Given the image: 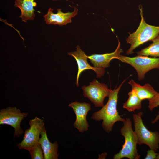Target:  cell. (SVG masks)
Wrapping results in <instances>:
<instances>
[{
  "label": "cell",
  "mask_w": 159,
  "mask_h": 159,
  "mask_svg": "<svg viewBox=\"0 0 159 159\" xmlns=\"http://www.w3.org/2000/svg\"><path fill=\"white\" fill-rule=\"evenodd\" d=\"M125 80H124L117 88L113 90L111 89L107 103L92 115L91 118L95 120H102V127L107 132L112 131L113 125L116 122L121 121L123 122L125 120V119L121 117L119 115L117 108L118 94Z\"/></svg>",
  "instance_id": "obj_1"
},
{
  "label": "cell",
  "mask_w": 159,
  "mask_h": 159,
  "mask_svg": "<svg viewBox=\"0 0 159 159\" xmlns=\"http://www.w3.org/2000/svg\"><path fill=\"white\" fill-rule=\"evenodd\" d=\"M139 9L141 16L139 25L135 32L129 33V35L126 39L127 43L130 45L126 52L128 55L133 53L134 50L140 45L148 41H152L159 34V26L147 24L143 17L142 6H139Z\"/></svg>",
  "instance_id": "obj_2"
},
{
  "label": "cell",
  "mask_w": 159,
  "mask_h": 159,
  "mask_svg": "<svg viewBox=\"0 0 159 159\" xmlns=\"http://www.w3.org/2000/svg\"><path fill=\"white\" fill-rule=\"evenodd\" d=\"M123 124L120 129V132L124 137L125 143L121 149L114 155L113 158L121 159L126 158L129 159H138L140 155L138 154L137 149L138 138L133 130L131 121L130 118H126Z\"/></svg>",
  "instance_id": "obj_3"
},
{
  "label": "cell",
  "mask_w": 159,
  "mask_h": 159,
  "mask_svg": "<svg viewBox=\"0 0 159 159\" xmlns=\"http://www.w3.org/2000/svg\"><path fill=\"white\" fill-rule=\"evenodd\" d=\"M143 112L133 115L135 132L137 137L138 144H145L156 152L159 148V133L153 132L145 126L142 120Z\"/></svg>",
  "instance_id": "obj_4"
},
{
  "label": "cell",
  "mask_w": 159,
  "mask_h": 159,
  "mask_svg": "<svg viewBox=\"0 0 159 159\" xmlns=\"http://www.w3.org/2000/svg\"><path fill=\"white\" fill-rule=\"evenodd\" d=\"M118 59L132 66L137 71L139 80H143L148 72L154 69H159V57L151 58L138 55L130 57L120 55Z\"/></svg>",
  "instance_id": "obj_5"
},
{
  "label": "cell",
  "mask_w": 159,
  "mask_h": 159,
  "mask_svg": "<svg viewBox=\"0 0 159 159\" xmlns=\"http://www.w3.org/2000/svg\"><path fill=\"white\" fill-rule=\"evenodd\" d=\"M29 127L25 130L22 140L16 145L19 149L29 151L38 144L40 136L45 127L44 120L37 116L29 120Z\"/></svg>",
  "instance_id": "obj_6"
},
{
  "label": "cell",
  "mask_w": 159,
  "mask_h": 159,
  "mask_svg": "<svg viewBox=\"0 0 159 159\" xmlns=\"http://www.w3.org/2000/svg\"><path fill=\"white\" fill-rule=\"evenodd\" d=\"M28 114V113L21 112L15 107L2 109L0 110V124L12 127L14 130V137H19L24 132L21 127V123Z\"/></svg>",
  "instance_id": "obj_7"
},
{
  "label": "cell",
  "mask_w": 159,
  "mask_h": 159,
  "mask_svg": "<svg viewBox=\"0 0 159 159\" xmlns=\"http://www.w3.org/2000/svg\"><path fill=\"white\" fill-rule=\"evenodd\" d=\"M84 96L88 98L95 107H102L104 99L108 97L111 89L105 84L101 83L95 79L89 85L82 87Z\"/></svg>",
  "instance_id": "obj_8"
},
{
  "label": "cell",
  "mask_w": 159,
  "mask_h": 159,
  "mask_svg": "<svg viewBox=\"0 0 159 159\" xmlns=\"http://www.w3.org/2000/svg\"><path fill=\"white\" fill-rule=\"evenodd\" d=\"M76 50L68 53L69 55L73 56L75 59L78 65V70L77 75L76 84L77 87L79 86V80L81 73L84 71L91 69L96 73L97 78H101L104 74L105 69H104L97 68L92 66L87 61V56L82 51L79 46L76 47Z\"/></svg>",
  "instance_id": "obj_9"
},
{
  "label": "cell",
  "mask_w": 159,
  "mask_h": 159,
  "mask_svg": "<svg viewBox=\"0 0 159 159\" xmlns=\"http://www.w3.org/2000/svg\"><path fill=\"white\" fill-rule=\"evenodd\" d=\"M76 116L74 125L80 132H82L88 130L89 126L87 121L86 117L88 112L91 109L90 104L74 101L69 104Z\"/></svg>",
  "instance_id": "obj_10"
},
{
  "label": "cell",
  "mask_w": 159,
  "mask_h": 159,
  "mask_svg": "<svg viewBox=\"0 0 159 159\" xmlns=\"http://www.w3.org/2000/svg\"><path fill=\"white\" fill-rule=\"evenodd\" d=\"M53 10V9L49 8L47 14L43 16L44 21L47 24L66 25L72 22V18L74 17L78 12V9L76 7L72 12L64 13L62 11L61 9H58L57 12L54 13Z\"/></svg>",
  "instance_id": "obj_11"
},
{
  "label": "cell",
  "mask_w": 159,
  "mask_h": 159,
  "mask_svg": "<svg viewBox=\"0 0 159 159\" xmlns=\"http://www.w3.org/2000/svg\"><path fill=\"white\" fill-rule=\"evenodd\" d=\"M123 52L120 48V44L118 40V46L113 52L103 54H93L87 56L94 67L105 69L110 66V63L113 59H118L120 53Z\"/></svg>",
  "instance_id": "obj_12"
},
{
  "label": "cell",
  "mask_w": 159,
  "mask_h": 159,
  "mask_svg": "<svg viewBox=\"0 0 159 159\" xmlns=\"http://www.w3.org/2000/svg\"><path fill=\"white\" fill-rule=\"evenodd\" d=\"M39 143L40 145L43 150L44 159H58V144L56 141L52 143L49 141L45 127L41 133Z\"/></svg>",
  "instance_id": "obj_13"
},
{
  "label": "cell",
  "mask_w": 159,
  "mask_h": 159,
  "mask_svg": "<svg viewBox=\"0 0 159 159\" xmlns=\"http://www.w3.org/2000/svg\"><path fill=\"white\" fill-rule=\"evenodd\" d=\"M35 0H15V6L20 10L21 14L20 16L22 21L26 22L29 20H33L35 17L34 8L37 3Z\"/></svg>",
  "instance_id": "obj_14"
},
{
  "label": "cell",
  "mask_w": 159,
  "mask_h": 159,
  "mask_svg": "<svg viewBox=\"0 0 159 159\" xmlns=\"http://www.w3.org/2000/svg\"><path fill=\"white\" fill-rule=\"evenodd\" d=\"M128 83L130 85L132 89H134L139 97L142 100L152 98L158 92L148 84L142 86L135 82L133 80H130Z\"/></svg>",
  "instance_id": "obj_15"
},
{
  "label": "cell",
  "mask_w": 159,
  "mask_h": 159,
  "mask_svg": "<svg viewBox=\"0 0 159 159\" xmlns=\"http://www.w3.org/2000/svg\"><path fill=\"white\" fill-rule=\"evenodd\" d=\"M128 98L123 104V108L130 112L140 109L142 107V100L137 95L135 90L132 89L128 93Z\"/></svg>",
  "instance_id": "obj_16"
},
{
  "label": "cell",
  "mask_w": 159,
  "mask_h": 159,
  "mask_svg": "<svg viewBox=\"0 0 159 159\" xmlns=\"http://www.w3.org/2000/svg\"><path fill=\"white\" fill-rule=\"evenodd\" d=\"M152 43L147 47L137 52L139 55L159 57V36L153 40Z\"/></svg>",
  "instance_id": "obj_17"
},
{
  "label": "cell",
  "mask_w": 159,
  "mask_h": 159,
  "mask_svg": "<svg viewBox=\"0 0 159 159\" xmlns=\"http://www.w3.org/2000/svg\"><path fill=\"white\" fill-rule=\"evenodd\" d=\"M148 100V108L152 111L154 108L159 106V93L157 92L152 98ZM159 119V112H158V115L152 121V123H156Z\"/></svg>",
  "instance_id": "obj_18"
},
{
  "label": "cell",
  "mask_w": 159,
  "mask_h": 159,
  "mask_svg": "<svg viewBox=\"0 0 159 159\" xmlns=\"http://www.w3.org/2000/svg\"><path fill=\"white\" fill-rule=\"evenodd\" d=\"M32 159H43L44 154L39 143L29 151Z\"/></svg>",
  "instance_id": "obj_19"
},
{
  "label": "cell",
  "mask_w": 159,
  "mask_h": 159,
  "mask_svg": "<svg viewBox=\"0 0 159 159\" xmlns=\"http://www.w3.org/2000/svg\"><path fill=\"white\" fill-rule=\"evenodd\" d=\"M159 153H157L153 150L150 149L147 151V154L145 158V159H156Z\"/></svg>",
  "instance_id": "obj_20"
},
{
  "label": "cell",
  "mask_w": 159,
  "mask_h": 159,
  "mask_svg": "<svg viewBox=\"0 0 159 159\" xmlns=\"http://www.w3.org/2000/svg\"><path fill=\"white\" fill-rule=\"evenodd\" d=\"M156 159H159V155L157 156L156 158Z\"/></svg>",
  "instance_id": "obj_21"
},
{
  "label": "cell",
  "mask_w": 159,
  "mask_h": 159,
  "mask_svg": "<svg viewBox=\"0 0 159 159\" xmlns=\"http://www.w3.org/2000/svg\"><path fill=\"white\" fill-rule=\"evenodd\" d=\"M53 1L57 0H52Z\"/></svg>",
  "instance_id": "obj_22"
}]
</instances>
